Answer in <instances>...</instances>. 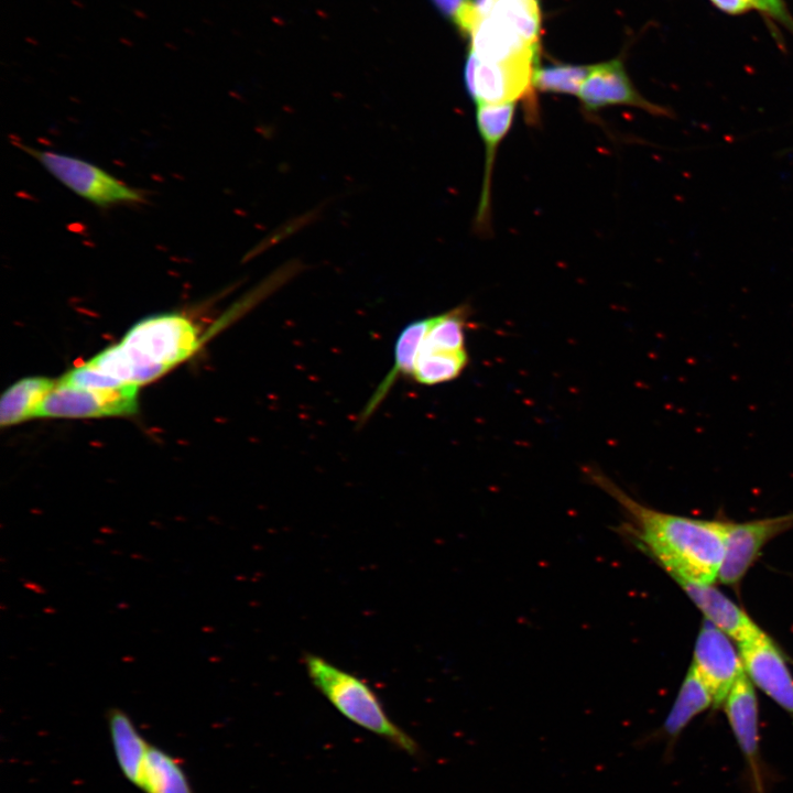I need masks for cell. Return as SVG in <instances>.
Returning a JSON list of instances; mask_svg holds the SVG:
<instances>
[{
    "label": "cell",
    "instance_id": "cell-1",
    "mask_svg": "<svg viewBox=\"0 0 793 793\" xmlns=\"http://www.w3.org/2000/svg\"><path fill=\"white\" fill-rule=\"evenodd\" d=\"M628 518L622 528L643 552L676 579L713 584L725 555L728 521L693 519L662 512L629 496L598 470L588 474Z\"/></svg>",
    "mask_w": 793,
    "mask_h": 793
},
{
    "label": "cell",
    "instance_id": "cell-2",
    "mask_svg": "<svg viewBox=\"0 0 793 793\" xmlns=\"http://www.w3.org/2000/svg\"><path fill=\"white\" fill-rule=\"evenodd\" d=\"M304 664L313 685L344 717L410 756L421 753L417 742L389 717L365 681L319 655L306 654Z\"/></svg>",
    "mask_w": 793,
    "mask_h": 793
},
{
    "label": "cell",
    "instance_id": "cell-3",
    "mask_svg": "<svg viewBox=\"0 0 793 793\" xmlns=\"http://www.w3.org/2000/svg\"><path fill=\"white\" fill-rule=\"evenodd\" d=\"M119 344L139 365L161 377L187 359L199 339L191 319L180 314H162L137 323Z\"/></svg>",
    "mask_w": 793,
    "mask_h": 793
},
{
    "label": "cell",
    "instance_id": "cell-4",
    "mask_svg": "<svg viewBox=\"0 0 793 793\" xmlns=\"http://www.w3.org/2000/svg\"><path fill=\"white\" fill-rule=\"evenodd\" d=\"M17 146L34 157L73 193L98 207L135 204L143 200V194L139 189L83 159L41 150L20 142Z\"/></svg>",
    "mask_w": 793,
    "mask_h": 793
},
{
    "label": "cell",
    "instance_id": "cell-5",
    "mask_svg": "<svg viewBox=\"0 0 793 793\" xmlns=\"http://www.w3.org/2000/svg\"><path fill=\"white\" fill-rule=\"evenodd\" d=\"M537 61L514 59L490 62L468 54L465 66V84L476 105L517 102L526 99L529 118L536 117L533 73Z\"/></svg>",
    "mask_w": 793,
    "mask_h": 793
},
{
    "label": "cell",
    "instance_id": "cell-6",
    "mask_svg": "<svg viewBox=\"0 0 793 793\" xmlns=\"http://www.w3.org/2000/svg\"><path fill=\"white\" fill-rule=\"evenodd\" d=\"M138 388H86L56 381L36 417H100L132 414L138 409Z\"/></svg>",
    "mask_w": 793,
    "mask_h": 793
},
{
    "label": "cell",
    "instance_id": "cell-7",
    "mask_svg": "<svg viewBox=\"0 0 793 793\" xmlns=\"http://www.w3.org/2000/svg\"><path fill=\"white\" fill-rule=\"evenodd\" d=\"M731 640L707 620L696 639L692 665L708 687L713 707L724 704L732 685L745 672L739 650Z\"/></svg>",
    "mask_w": 793,
    "mask_h": 793
},
{
    "label": "cell",
    "instance_id": "cell-8",
    "mask_svg": "<svg viewBox=\"0 0 793 793\" xmlns=\"http://www.w3.org/2000/svg\"><path fill=\"white\" fill-rule=\"evenodd\" d=\"M723 707L747 765L752 792L767 793L759 746L758 699L746 672L732 685Z\"/></svg>",
    "mask_w": 793,
    "mask_h": 793
},
{
    "label": "cell",
    "instance_id": "cell-9",
    "mask_svg": "<svg viewBox=\"0 0 793 793\" xmlns=\"http://www.w3.org/2000/svg\"><path fill=\"white\" fill-rule=\"evenodd\" d=\"M738 650L752 684L793 718V676L773 640L762 630L738 643Z\"/></svg>",
    "mask_w": 793,
    "mask_h": 793
},
{
    "label": "cell",
    "instance_id": "cell-10",
    "mask_svg": "<svg viewBox=\"0 0 793 793\" xmlns=\"http://www.w3.org/2000/svg\"><path fill=\"white\" fill-rule=\"evenodd\" d=\"M792 526L793 513L740 523L728 521L718 579L724 585H738L767 542Z\"/></svg>",
    "mask_w": 793,
    "mask_h": 793
},
{
    "label": "cell",
    "instance_id": "cell-11",
    "mask_svg": "<svg viewBox=\"0 0 793 793\" xmlns=\"http://www.w3.org/2000/svg\"><path fill=\"white\" fill-rule=\"evenodd\" d=\"M577 97L583 109L589 113L610 106H631L652 115H667L664 108L650 102L638 93L623 63L618 58L593 65Z\"/></svg>",
    "mask_w": 793,
    "mask_h": 793
},
{
    "label": "cell",
    "instance_id": "cell-12",
    "mask_svg": "<svg viewBox=\"0 0 793 793\" xmlns=\"http://www.w3.org/2000/svg\"><path fill=\"white\" fill-rule=\"evenodd\" d=\"M714 706L713 696L694 666L691 664L677 696L663 720L661 727L638 740L644 746L655 741H664V759L672 758L674 747L684 729L704 710Z\"/></svg>",
    "mask_w": 793,
    "mask_h": 793
},
{
    "label": "cell",
    "instance_id": "cell-13",
    "mask_svg": "<svg viewBox=\"0 0 793 793\" xmlns=\"http://www.w3.org/2000/svg\"><path fill=\"white\" fill-rule=\"evenodd\" d=\"M675 582L703 612L705 620L725 632L737 644L762 631L745 610L713 584L691 579H676Z\"/></svg>",
    "mask_w": 793,
    "mask_h": 793
},
{
    "label": "cell",
    "instance_id": "cell-14",
    "mask_svg": "<svg viewBox=\"0 0 793 793\" xmlns=\"http://www.w3.org/2000/svg\"><path fill=\"white\" fill-rule=\"evenodd\" d=\"M476 122L485 144V174L476 222L481 228L490 221L491 175L497 149L512 127L517 102L476 105Z\"/></svg>",
    "mask_w": 793,
    "mask_h": 793
},
{
    "label": "cell",
    "instance_id": "cell-15",
    "mask_svg": "<svg viewBox=\"0 0 793 793\" xmlns=\"http://www.w3.org/2000/svg\"><path fill=\"white\" fill-rule=\"evenodd\" d=\"M110 740L122 775L140 789L146 753L151 743L140 734L131 718L121 709L107 714Z\"/></svg>",
    "mask_w": 793,
    "mask_h": 793
},
{
    "label": "cell",
    "instance_id": "cell-16",
    "mask_svg": "<svg viewBox=\"0 0 793 793\" xmlns=\"http://www.w3.org/2000/svg\"><path fill=\"white\" fill-rule=\"evenodd\" d=\"M432 317L422 318L408 324L400 333L394 347V363L388 376L382 380L362 417L367 419L385 398L394 381L400 376H412L421 343L431 325Z\"/></svg>",
    "mask_w": 793,
    "mask_h": 793
},
{
    "label": "cell",
    "instance_id": "cell-17",
    "mask_svg": "<svg viewBox=\"0 0 793 793\" xmlns=\"http://www.w3.org/2000/svg\"><path fill=\"white\" fill-rule=\"evenodd\" d=\"M476 15L490 17L526 41L539 44L541 10L537 0H474Z\"/></svg>",
    "mask_w": 793,
    "mask_h": 793
},
{
    "label": "cell",
    "instance_id": "cell-18",
    "mask_svg": "<svg viewBox=\"0 0 793 793\" xmlns=\"http://www.w3.org/2000/svg\"><path fill=\"white\" fill-rule=\"evenodd\" d=\"M56 381L44 377H29L17 381L3 394L0 401V424L10 426L31 417L37 411L54 388Z\"/></svg>",
    "mask_w": 793,
    "mask_h": 793
},
{
    "label": "cell",
    "instance_id": "cell-19",
    "mask_svg": "<svg viewBox=\"0 0 793 793\" xmlns=\"http://www.w3.org/2000/svg\"><path fill=\"white\" fill-rule=\"evenodd\" d=\"M144 793H194L180 759L150 745L143 769Z\"/></svg>",
    "mask_w": 793,
    "mask_h": 793
},
{
    "label": "cell",
    "instance_id": "cell-20",
    "mask_svg": "<svg viewBox=\"0 0 793 793\" xmlns=\"http://www.w3.org/2000/svg\"><path fill=\"white\" fill-rule=\"evenodd\" d=\"M468 363V352L420 348L412 377L416 382L433 385L456 379Z\"/></svg>",
    "mask_w": 793,
    "mask_h": 793
},
{
    "label": "cell",
    "instance_id": "cell-21",
    "mask_svg": "<svg viewBox=\"0 0 793 793\" xmlns=\"http://www.w3.org/2000/svg\"><path fill=\"white\" fill-rule=\"evenodd\" d=\"M593 65L555 64L537 66L533 73V89L540 93L578 96Z\"/></svg>",
    "mask_w": 793,
    "mask_h": 793
},
{
    "label": "cell",
    "instance_id": "cell-22",
    "mask_svg": "<svg viewBox=\"0 0 793 793\" xmlns=\"http://www.w3.org/2000/svg\"><path fill=\"white\" fill-rule=\"evenodd\" d=\"M433 2L463 33L470 34L476 22L474 0H433Z\"/></svg>",
    "mask_w": 793,
    "mask_h": 793
},
{
    "label": "cell",
    "instance_id": "cell-23",
    "mask_svg": "<svg viewBox=\"0 0 793 793\" xmlns=\"http://www.w3.org/2000/svg\"><path fill=\"white\" fill-rule=\"evenodd\" d=\"M720 10L738 14L747 11L750 8H757L769 13V6L767 0H710Z\"/></svg>",
    "mask_w": 793,
    "mask_h": 793
},
{
    "label": "cell",
    "instance_id": "cell-24",
    "mask_svg": "<svg viewBox=\"0 0 793 793\" xmlns=\"http://www.w3.org/2000/svg\"><path fill=\"white\" fill-rule=\"evenodd\" d=\"M769 6V14L780 19L781 21L789 23L790 18L786 14L782 0H767Z\"/></svg>",
    "mask_w": 793,
    "mask_h": 793
}]
</instances>
